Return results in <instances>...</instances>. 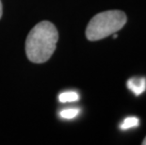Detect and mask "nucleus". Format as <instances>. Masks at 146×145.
<instances>
[{
    "instance_id": "obj_3",
    "label": "nucleus",
    "mask_w": 146,
    "mask_h": 145,
    "mask_svg": "<svg viewBox=\"0 0 146 145\" xmlns=\"http://www.w3.org/2000/svg\"><path fill=\"white\" fill-rule=\"evenodd\" d=\"M127 88L135 95H141L146 89L145 77H132L127 81Z\"/></svg>"
},
{
    "instance_id": "obj_4",
    "label": "nucleus",
    "mask_w": 146,
    "mask_h": 145,
    "mask_svg": "<svg viewBox=\"0 0 146 145\" xmlns=\"http://www.w3.org/2000/svg\"><path fill=\"white\" fill-rule=\"evenodd\" d=\"M79 99V96L76 91H65L58 95V100L61 103H69V102H76Z\"/></svg>"
},
{
    "instance_id": "obj_7",
    "label": "nucleus",
    "mask_w": 146,
    "mask_h": 145,
    "mask_svg": "<svg viewBox=\"0 0 146 145\" xmlns=\"http://www.w3.org/2000/svg\"><path fill=\"white\" fill-rule=\"evenodd\" d=\"M2 17V3H1V0H0V19Z\"/></svg>"
},
{
    "instance_id": "obj_8",
    "label": "nucleus",
    "mask_w": 146,
    "mask_h": 145,
    "mask_svg": "<svg viewBox=\"0 0 146 145\" xmlns=\"http://www.w3.org/2000/svg\"><path fill=\"white\" fill-rule=\"evenodd\" d=\"M142 145H146V137L144 138V140H142Z\"/></svg>"
},
{
    "instance_id": "obj_5",
    "label": "nucleus",
    "mask_w": 146,
    "mask_h": 145,
    "mask_svg": "<svg viewBox=\"0 0 146 145\" xmlns=\"http://www.w3.org/2000/svg\"><path fill=\"white\" fill-rule=\"evenodd\" d=\"M138 125H139V119L137 117H127V118L125 119V121L121 123L120 127L123 130H127V129L136 127Z\"/></svg>"
},
{
    "instance_id": "obj_9",
    "label": "nucleus",
    "mask_w": 146,
    "mask_h": 145,
    "mask_svg": "<svg viewBox=\"0 0 146 145\" xmlns=\"http://www.w3.org/2000/svg\"><path fill=\"white\" fill-rule=\"evenodd\" d=\"M113 38H114V39H117V34H115V33H114V36H113Z\"/></svg>"
},
{
    "instance_id": "obj_6",
    "label": "nucleus",
    "mask_w": 146,
    "mask_h": 145,
    "mask_svg": "<svg viewBox=\"0 0 146 145\" xmlns=\"http://www.w3.org/2000/svg\"><path fill=\"white\" fill-rule=\"evenodd\" d=\"M79 112L78 109H63L62 111H60V116L62 119H73L74 117L77 116V114Z\"/></svg>"
},
{
    "instance_id": "obj_1",
    "label": "nucleus",
    "mask_w": 146,
    "mask_h": 145,
    "mask_svg": "<svg viewBox=\"0 0 146 145\" xmlns=\"http://www.w3.org/2000/svg\"><path fill=\"white\" fill-rule=\"evenodd\" d=\"M58 40L56 26L48 21L37 24L27 35L26 53L27 58L34 63H43L54 54Z\"/></svg>"
},
{
    "instance_id": "obj_2",
    "label": "nucleus",
    "mask_w": 146,
    "mask_h": 145,
    "mask_svg": "<svg viewBox=\"0 0 146 145\" xmlns=\"http://www.w3.org/2000/svg\"><path fill=\"white\" fill-rule=\"evenodd\" d=\"M126 15L121 11H108L96 14L86 28L89 41H98L119 31L126 23Z\"/></svg>"
}]
</instances>
